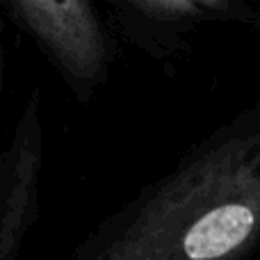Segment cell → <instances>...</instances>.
<instances>
[{
  "label": "cell",
  "mask_w": 260,
  "mask_h": 260,
  "mask_svg": "<svg viewBox=\"0 0 260 260\" xmlns=\"http://www.w3.org/2000/svg\"><path fill=\"white\" fill-rule=\"evenodd\" d=\"M0 14L37 46L80 103L108 80L112 53L94 0H0Z\"/></svg>",
  "instance_id": "cell-2"
},
{
  "label": "cell",
  "mask_w": 260,
  "mask_h": 260,
  "mask_svg": "<svg viewBox=\"0 0 260 260\" xmlns=\"http://www.w3.org/2000/svg\"><path fill=\"white\" fill-rule=\"evenodd\" d=\"M260 247V103L105 217L71 260H249Z\"/></svg>",
  "instance_id": "cell-1"
},
{
  "label": "cell",
  "mask_w": 260,
  "mask_h": 260,
  "mask_svg": "<svg viewBox=\"0 0 260 260\" xmlns=\"http://www.w3.org/2000/svg\"><path fill=\"white\" fill-rule=\"evenodd\" d=\"M41 89L23 101L14 130L0 148V260H18L41 215L44 114Z\"/></svg>",
  "instance_id": "cell-3"
},
{
  "label": "cell",
  "mask_w": 260,
  "mask_h": 260,
  "mask_svg": "<svg viewBox=\"0 0 260 260\" xmlns=\"http://www.w3.org/2000/svg\"><path fill=\"white\" fill-rule=\"evenodd\" d=\"M5 71H7V53H5L3 35H0V101H3V91H5Z\"/></svg>",
  "instance_id": "cell-5"
},
{
  "label": "cell",
  "mask_w": 260,
  "mask_h": 260,
  "mask_svg": "<svg viewBox=\"0 0 260 260\" xmlns=\"http://www.w3.org/2000/svg\"><path fill=\"white\" fill-rule=\"evenodd\" d=\"M126 12L155 23H242L260 30V16L242 0H117Z\"/></svg>",
  "instance_id": "cell-4"
}]
</instances>
